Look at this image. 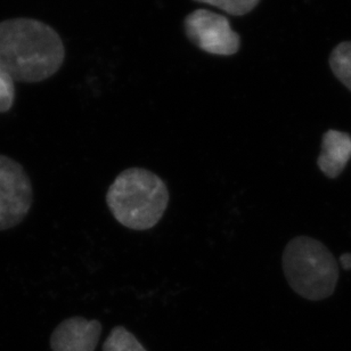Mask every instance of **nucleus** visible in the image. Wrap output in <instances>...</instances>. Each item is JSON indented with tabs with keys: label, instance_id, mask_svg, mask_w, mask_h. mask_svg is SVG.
I'll return each mask as SVG.
<instances>
[{
	"label": "nucleus",
	"instance_id": "9b49d317",
	"mask_svg": "<svg viewBox=\"0 0 351 351\" xmlns=\"http://www.w3.org/2000/svg\"><path fill=\"white\" fill-rule=\"evenodd\" d=\"M15 87L13 79L0 72V113H6L13 108Z\"/></svg>",
	"mask_w": 351,
	"mask_h": 351
},
{
	"label": "nucleus",
	"instance_id": "39448f33",
	"mask_svg": "<svg viewBox=\"0 0 351 351\" xmlns=\"http://www.w3.org/2000/svg\"><path fill=\"white\" fill-rule=\"evenodd\" d=\"M185 34L201 51L219 56L237 54L241 38L230 27V21L213 10H196L184 22Z\"/></svg>",
	"mask_w": 351,
	"mask_h": 351
},
{
	"label": "nucleus",
	"instance_id": "423d86ee",
	"mask_svg": "<svg viewBox=\"0 0 351 351\" xmlns=\"http://www.w3.org/2000/svg\"><path fill=\"white\" fill-rule=\"evenodd\" d=\"M101 335V322L75 316L55 328L49 343L51 351H95Z\"/></svg>",
	"mask_w": 351,
	"mask_h": 351
},
{
	"label": "nucleus",
	"instance_id": "f8f14e48",
	"mask_svg": "<svg viewBox=\"0 0 351 351\" xmlns=\"http://www.w3.org/2000/svg\"><path fill=\"white\" fill-rule=\"evenodd\" d=\"M340 263H341L342 268L345 270L351 269V254H342L340 257Z\"/></svg>",
	"mask_w": 351,
	"mask_h": 351
},
{
	"label": "nucleus",
	"instance_id": "9d476101",
	"mask_svg": "<svg viewBox=\"0 0 351 351\" xmlns=\"http://www.w3.org/2000/svg\"><path fill=\"white\" fill-rule=\"evenodd\" d=\"M197 3H206L210 6L217 7L225 13L242 16L250 13L261 3V0H194Z\"/></svg>",
	"mask_w": 351,
	"mask_h": 351
},
{
	"label": "nucleus",
	"instance_id": "20e7f679",
	"mask_svg": "<svg viewBox=\"0 0 351 351\" xmlns=\"http://www.w3.org/2000/svg\"><path fill=\"white\" fill-rule=\"evenodd\" d=\"M34 187L16 160L0 154V232L19 226L30 213Z\"/></svg>",
	"mask_w": 351,
	"mask_h": 351
},
{
	"label": "nucleus",
	"instance_id": "1a4fd4ad",
	"mask_svg": "<svg viewBox=\"0 0 351 351\" xmlns=\"http://www.w3.org/2000/svg\"><path fill=\"white\" fill-rule=\"evenodd\" d=\"M103 351H147L138 339L125 326L118 325L112 330L103 343Z\"/></svg>",
	"mask_w": 351,
	"mask_h": 351
},
{
	"label": "nucleus",
	"instance_id": "0eeeda50",
	"mask_svg": "<svg viewBox=\"0 0 351 351\" xmlns=\"http://www.w3.org/2000/svg\"><path fill=\"white\" fill-rule=\"evenodd\" d=\"M351 159V135L330 129L323 135L317 166L328 178L341 175Z\"/></svg>",
	"mask_w": 351,
	"mask_h": 351
},
{
	"label": "nucleus",
	"instance_id": "f03ea898",
	"mask_svg": "<svg viewBox=\"0 0 351 351\" xmlns=\"http://www.w3.org/2000/svg\"><path fill=\"white\" fill-rule=\"evenodd\" d=\"M106 204L122 226L143 232L162 219L169 204V191L156 173L144 168H128L108 187Z\"/></svg>",
	"mask_w": 351,
	"mask_h": 351
},
{
	"label": "nucleus",
	"instance_id": "7ed1b4c3",
	"mask_svg": "<svg viewBox=\"0 0 351 351\" xmlns=\"http://www.w3.org/2000/svg\"><path fill=\"white\" fill-rule=\"evenodd\" d=\"M282 267L291 289L304 299L321 301L335 293L338 263L319 241L309 237L292 239L284 249Z\"/></svg>",
	"mask_w": 351,
	"mask_h": 351
},
{
	"label": "nucleus",
	"instance_id": "6e6552de",
	"mask_svg": "<svg viewBox=\"0 0 351 351\" xmlns=\"http://www.w3.org/2000/svg\"><path fill=\"white\" fill-rule=\"evenodd\" d=\"M330 66L335 77L351 91V41H343L332 51Z\"/></svg>",
	"mask_w": 351,
	"mask_h": 351
},
{
	"label": "nucleus",
	"instance_id": "f257e3e1",
	"mask_svg": "<svg viewBox=\"0 0 351 351\" xmlns=\"http://www.w3.org/2000/svg\"><path fill=\"white\" fill-rule=\"evenodd\" d=\"M64 58L63 41L48 24L24 17L0 22V72L14 82H44Z\"/></svg>",
	"mask_w": 351,
	"mask_h": 351
}]
</instances>
